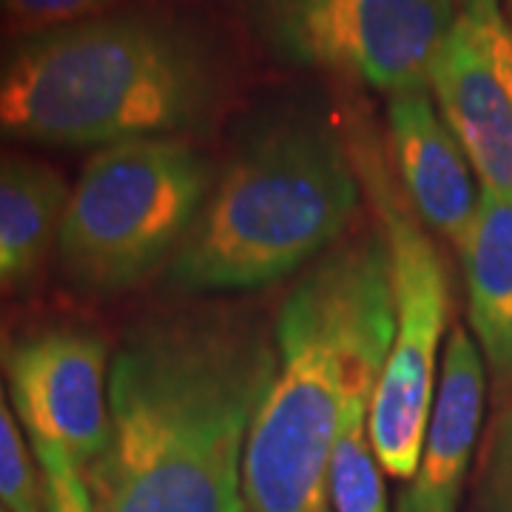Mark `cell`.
<instances>
[{
  "instance_id": "11",
  "label": "cell",
  "mask_w": 512,
  "mask_h": 512,
  "mask_svg": "<svg viewBox=\"0 0 512 512\" xmlns=\"http://www.w3.org/2000/svg\"><path fill=\"white\" fill-rule=\"evenodd\" d=\"M484 393V362L476 342L464 328H453L441 359L419 470L396 512H458L484 416Z\"/></svg>"
},
{
  "instance_id": "1",
  "label": "cell",
  "mask_w": 512,
  "mask_h": 512,
  "mask_svg": "<svg viewBox=\"0 0 512 512\" xmlns=\"http://www.w3.org/2000/svg\"><path fill=\"white\" fill-rule=\"evenodd\" d=\"M276 348L231 316L137 333L109 370L111 433L86 473L97 512H245L248 430Z\"/></svg>"
},
{
  "instance_id": "2",
  "label": "cell",
  "mask_w": 512,
  "mask_h": 512,
  "mask_svg": "<svg viewBox=\"0 0 512 512\" xmlns=\"http://www.w3.org/2000/svg\"><path fill=\"white\" fill-rule=\"evenodd\" d=\"M393 342L382 237L336 248L288 293L276 373L248 430L245 512H330L328 467L359 393H376Z\"/></svg>"
},
{
  "instance_id": "3",
  "label": "cell",
  "mask_w": 512,
  "mask_h": 512,
  "mask_svg": "<svg viewBox=\"0 0 512 512\" xmlns=\"http://www.w3.org/2000/svg\"><path fill=\"white\" fill-rule=\"evenodd\" d=\"M220 97L211 49L180 23L103 15L0 52V137L57 148L117 146L194 128Z\"/></svg>"
},
{
  "instance_id": "20",
  "label": "cell",
  "mask_w": 512,
  "mask_h": 512,
  "mask_svg": "<svg viewBox=\"0 0 512 512\" xmlns=\"http://www.w3.org/2000/svg\"><path fill=\"white\" fill-rule=\"evenodd\" d=\"M507 6H510V15H512V0H507Z\"/></svg>"
},
{
  "instance_id": "12",
  "label": "cell",
  "mask_w": 512,
  "mask_h": 512,
  "mask_svg": "<svg viewBox=\"0 0 512 512\" xmlns=\"http://www.w3.org/2000/svg\"><path fill=\"white\" fill-rule=\"evenodd\" d=\"M467 313L501 384H512V197L481 188L473 228L458 248Z\"/></svg>"
},
{
  "instance_id": "15",
  "label": "cell",
  "mask_w": 512,
  "mask_h": 512,
  "mask_svg": "<svg viewBox=\"0 0 512 512\" xmlns=\"http://www.w3.org/2000/svg\"><path fill=\"white\" fill-rule=\"evenodd\" d=\"M0 504L9 512H46L43 478L23 441L0 382Z\"/></svg>"
},
{
  "instance_id": "10",
  "label": "cell",
  "mask_w": 512,
  "mask_h": 512,
  "mask_svg": "<svg viewBox=\"0 0 512 512\" xmlns=\"http://www.w3.org/2000/svg\"><path fill=\"white\" fill-rule=\"evenodd\" d=\"M387 123L407 202L427 228L439 231L458 251L481 202L464 148L424 92L390 97Z\"/></svg>"
},
{
  "instance_id": "4",
  "label": "cell",
  "mask_w": 512,
  "mask_h": 512,
  "mask_svg": "<svg viewBox=\"0 0 512 512\" xmlns=\"http://www.w3.org/2000/svg\"><path fill=\"white\" fill-rule=\"evenodd\" d=\"M359 185L339 134L311 117H279L214 185L168 279L183 291H248L288 276L348 228Z\"/></svg>"
},
{
  "instance_id": "5",
  "label": "cell",
  "mask_w": 512,
  "mask_h": 512,
  "mask_svg": "<svg viewBox=\"0 0 512 512\" xmlns=\"http://www.w3.org/2000/svg\"><path fill=\"white\" fill-rule=\"evenodd\" d=\"M211 191V165L177 137L100 148L74 185L57 234L66 276L123 291L177 254Z\"/></svg>"
},
{
  "instance_id": "21",
  "label": "cell",
  "mask_w": 512,
  "mask_h": 512,
  "mask_svg": "<svg viewBox=\"0 0 512 512\" xmlns=\"http://www.w3.org/2000/svg\"><path fill=\"white\" fill-rule=\"evenodd\" d=\"M0 512H9V510H6V507H3V504H0Z\"/></svg>"
},
{
  "instance_id": "17",
  "label": "cell",
  "mask_w": 512,
  "mask_h": 512,
  "mask_svg": "<svg viewBox=\"0 0 512 512\" xmlns=\"http://www.w3.org/2000/svg\"><path fill=\"white\" fill-rule=\"evenodd\" d=\"M478 512H512V410L495 427L478 481Z\"/></svg>"
},
{
  "instance_id": "13",
  "label": "cell",
  "mask_w": 512,
  "mask_h": 512,
  "mask_svg": "<svg viewBox=\"0 0 512 512\" xmlns=\"http://www.w3.org/2000/svg\"><path fill=\"white\" fill-rule=\"evenodd\" d=\"M66 180L55 168L29 160H0V251L6 276L35 268L60 234L69 205Z\"/></svg>"
},
{
  "instance_id": "16",
  "label": "cell",
  "mask_w": 512,
  "mask_h": 512,
  "mask_svg": "<svg viewBox=\"0 0 512 512\" xmlns=\"http://www.w3.org/2000/svg\"><path fill=\"white\" fill-rule=\"evenodd\" d=\"M123 0H0V20L23 35L103 18Z\"/></svg>"
},
{
  "instance_id": "18",
  "label": "cell",
  "mask_w": 512,
  "mask_h": 512,
  "mask_svg": "<svg viewBox=\"0 0 512 512\" xmlns=\"http://www.w3.org/2000/svg\"><path fill=\"white\" fill-rule=\"evenodd\" d=\"M43 478L46 512H97L83 473H49Z\"/></svg>"
},
{
  "instance_id": "14",
  "label": "cell",
  "mask_w": 512,
  "mask_h": 512,
  "mask_svg": "<svg viewBox=\"0 0 512 512\" xmlns=\"http://www.w3.org/2000/svg\"><path fill=\"white\" fill-rule=\"evenodd\" d=\"M373 393H359L336 436L328 467L330 512H387L382 464L370 439Z\"/></svg>"
},
{
  "instance_id": "7",
  "label": "cell",
  "mask_w": 512,
  "mask_h": 512,
  "mask_svg": "<svg viewBox=\"0 0 512 512\" xmlns=\"http://www.w3.org/2000/svg\"><path fill=\"white\" fill-rule=\"evenodd\" d=\"M262 40L288 63L387 94L427 92L461 0H245Z\"/></svg>"
},
{
  "instance_id": "6",
  "label": "cell",
  "mask_w": 512,
  "mask_h": 512,
  "mask_svg": "<svg viewBox=\"0 0 512 512\" xmlns=\"http://www.w3.org/2000/svg\"><path fill=\"white\" fill-rule=\"evenodd\" d=\"M353 165L382 222L393 288V342L370 404V439L387 476L419 470L436 399V359L450 322V276L424 222L410 214L370 134H353Z\"/></svg>"
},
{
  "instance_id": "19",
  "label": "cell",
  "mask_w": 512,
  "mask_h": 512,
  "mask_svg": "<svg viewBox=\"0 0 512 512\" xmlns=\"http://www.w3.org/2000/svg\"><path fill=\"white\" fill-rule=\"evenodd\" d=\"M6 276V259H3V251H0V279Z\"/></svg>"
},
{
  "instance_id": "8",
  "label": "cell",
  "mask_w": 512,
  "mask_h": 512,
  "mask_svg": "<svg viewBox=\"0 0 512 512\" xmlns=\"http://www.w3.org/2000/svg\"><path fill=\"white\" fill-rule=\"evenodd\" d=\"M9 396L40 476L89 473L109 444V345L86 328H46L3 348Z\"/></svg>"
},
{
  "instance_id": "9",
  "label": "cell",
  "mask_w": 512,
  "mask_h": 512,
  "mask_svg": "<svg viewBox=\"0 0 512 512\" xmlns=\"http://www.w3.org/2000/svg\"><path fill=\"white\" fill-rule=\"evenodd\" d=\"M430 89L481 188L512 197V26L501 0H461Z\"/></svg>"
}]
</instances>
